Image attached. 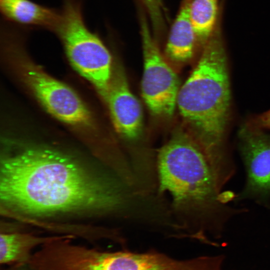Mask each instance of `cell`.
Here are the masks:
<instances>
[{
  "instance_id": "obj_9",
  "label": "cell",
  "mask_w": 270,
  "mask_h": 270,
  "mask_svg": "<svg viewBox=\"0 0 270 270\" xmlns=\"http://www.w3.org/2000/svg\"><path fill=\"white\" fill-rule=\"evenodd\" d=\"M114 128L124 140L134 142L142 132L140 104L132 92L124 70L118 67L112 72L110 90L105 100Z\"/></svg>"
},
{
  "instance_id": "obj_12",
  "label": "cell",
  "mask_w": 270,
  "mask_h": 270,
  "mask_svg": "<svg viewBox=\"0 0 270 270\" xmlns=\"http://www.w3.org/2000/svg\"><path fill=\"white\" fill-rule=\"evenodd\" d=\"M60 236L41 237L28 233L2 232L0 235V264L18 266L28 264L32 256L31 251L34 248Z\"/></svg>"
},
{
  "instance_id": "obj_7",
  "label": "cell",
  "mask_w": 270,
  "mask_h": 270,
  "mask_svg": "<svg viewBox=\"0 0 270 270\" xmlns=\"http://www.w3.org/2000/svg\"><path fill=\"white\" fill-rule=\"evenodd\" d=\"M238 140L247 173L242 196L266 200L270 196V136L246 124L240 128Z\"/></svg>"
},
{
  "instance_id": "obj_5",
  "label": "cell",
  "mask_w": 270,
  "mask_h": 270,
  "mask_svg": "<svg viewBox=\"0 0 270 270\" xmlns=\"http://www.w3.org/2000/svg\"><path fill=\"white\" fill-rule=\"evenodd\" d=\"M144 57L142 93L154 115L170 117L174 114L180 90L178 77L160 50L145 14L140 15Z\"/></svg>"
},
{
  "instance_id": "obj_4",
  "label": "cell",
  "mask_w": 270,
  "mask_h": 270,
  "mask_svg": "<svg viewBox=\"0 0 270 270\" xmlns=\"http://www.w3.org/2000/svg\"><path fill=\"white\" fill-rule=\"evenodd\" d=\"M53 32L73 67L106 100L113 72L112 56L99 34L86 23L82 0H63Z\"/></svg>"
},
{
  "instance_id": "obj_15",
  "label": "cell",
  "mask_w": 270,
  "mask_h": 270,
  "mask_svg": "<svg viewBox=\"0 0 270 270\" xmlns=\"http://www.w3.org/2000/svg\"><path fill=\"white\" fill-rule=\"evenodd\" d=\"M31 270V269H30Z\"/></svg>"
},
{
  "instance_id": "obj_13",
  "label": "cell",
  "mask_w": 270,
  "mask_h": 270,
  "mask_svg": "<svg viewBox=\"0 0 270 270\" xmlns=\"http://www.w3.org/2000/svg\"><path fill=\"white\" fill-rule=\"evenodd\" d=\"M218 0H192L191 14L197 43L208 40L220 16Z\"/></svg>"
},
{
  "instance_id": "obj_3",
  "label": "cell",
  "mask_w": 270,
  "mask_h": 270,
  "mask_svg": "<svg viewBox=\"0 0 270 270\" xmlns=\"http://www.w3.org/2000/svg\"><path fill=\"white\" fill-rule=\"evenodd\" d=\"M220 20L202 46L196 66L180 88L176 104L188 133L215 169L224 172L232 168L224 148L230 91Z\"/></svg>"
},
{
  "instance_id": "obj_8",
  "label": "cell",
  "mask_w": 270,
  "mask_h": 270,
  "mask_svg": "<svg viewBox=\"0 0 270 270\" xmlns=\"http://www.w3.org/2000/svg\"><path fill=\"white\" fill-rule=\"evenodd\" d=\"M224 258L222 256H202L180 260L157 252L124 250L108 252L106 270H222Z\"/></svg>"
},
{
  "instance_id": "obj_2",
  "label": "cell",
  "mask_w": 270,
  "mask_h": 270,
  "mask_svg": "<svg viewBox=\"0 0 270 270\" xmlns=\"http://www.w3.org/2000/svg\"><path fill=\"white\" fill-rule=\"evenodd\" d=\"M156 174L159 192L171 197L177 228L208 241L204 234L224 202V184L200 146L188 133L176 131L158 152Z\"/></svg>"
},
{
  "instance_id": "obj_14",
  "label": "cell",
  "mask_w": 270,
  "mask_h": 270,
  "mask_svg": "<svg viewBox=\"0 0 270 270\" xmlns=\"http://www.w3.org/2000/svg\"><path fill=\"white\" fill-rule=\"evenodd\" d=\"M148 12L153 32L160 34L166 30V12L162 0H142Z\"/></svg>"
},
{
  "instance_id": "obj_11",
  "label": "cell",
  "mask_w": 270,
  "mask_h": 270,
  "mask_svg": "<svg viewBox=\"0 0 270 270\" xmlns=\"http://www.w3.org/2000/svg\"><path fill=\"white\" fill-rule=\"evenodd\" d=\"M192 0H182L168 34L166 54L172 61L182 63L193 56L197 43L192 21Z\"/></svg>"
},
{
  "instance_id": "obj_10",
  "label": "cell",
  "mask_w": 270,
  "mask_h": 270,
  "mask_svg": "<svg viewBox=\"0 0 270 270\" xmlns=\"http://www.w3.org/2000/svg\"><path fill=\"white\" fill-rule=\"evenodd\" d=\"M4 22L24 30L46 29L54 31L60 10L32 0H0Z\"/></svg>"
},
{
  "instance_id": "obj_1",
  "label": "cell",
  "mask_w": 270,
  "mask_h": 270,
  "mask_svg": "<svg viewBox=\"0 0 270 270\" xmlns=\"http://www.w3.org/2000/svg\"><path fill=\"white\" fill-rule=\"evenodd\" d=\"M135 198L121 180L96 176L51 148H28L0 160V198L8 210L36 216L125 213Z\"/></svg>"
},
{
  "instance_id": "obj_6",
  "label": "cell",
  "mask_w": 270,
  "mask_h": 270,
  "mask_svg": "<svg viewBox=\"0 0 270 270\" xmlns=\"http://www.w3.org/2000/svg\"><path fill=\"white\" fill-rule=\"evenodd\" d=\"M26 78L38 100L51 115L73 126L92 124L90 112L70 88L34 68H28Z\"/></svg>"
}]
</instances>
